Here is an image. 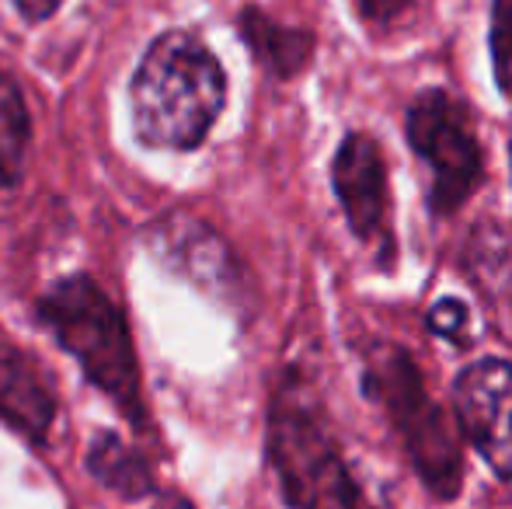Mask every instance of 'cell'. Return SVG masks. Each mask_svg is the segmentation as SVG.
Masks as SVG:
<instances>
[{"label":"cell","instance_id":"cell-7","mask_svg":"<svg viewBox=\"0 0 512 509\" xmlns=\"http://www.w3.org/2000/svg\"><path fill=\"white\" fill-rule=\"evenodd\" d=\"M331 185L345 210L352 234L380 255L394 252L391 238V189L387 161L370 133H349L331 164Z\"/></svg>","mask_w":512,"mask_h":509},{"label":"cell","instance_id":"cell-1","mask_svg":"<svg viewBox=\"0 0 512 509\" xmlns=\"http://www.w3.org/2000/svg\"><path fill=\"white\" fill-rule=\"evenodd\" d=\"M133 129L157 150H196L227 105V74L192 32L150 42L129 84Z\"/></svg>","mask_w":512,"mask_h":509},{"label":"cell","instance_id":"cell-17","mask_svg":"<svg viewBox=\"0 0 512 509\" xmlns=\"http://www.w3.org/2000/svg\"><path fill=\"white\" fill-rule=\"evenodd\" d=\"M11 4H14V11H18L21 18L46 21V18H53V14L60 11L63 0H11Z\"/></svg>","mask_w":512,"mask_h":509},{"label":"cell","instance_id":"cell-3","mask_svg":"<svg viewBox=\"0 0 512 509\" xmlns=\"http://www.w3.org/2000/svg\"><path fill=\"white\" fill-rule=\"evenodd\" d=\"M39 318L63 349L81 363L84 377L115 401L126 419L143 422V387L133 339L122 311L91 276H67L39 297Z\"/></svg>","mask_w":512,"mask_h":509},{"label":"cell","instance_id":"cell-9","mask_svg":"<svg viewBox=\"0 0 512 509\" xmlns=\"http://www.w3.org/2000/svg\"><path fill=\"white\" fill-rule=\"evenodd\" d=\"M0 419L32 443H46L56 419V394L39 363L0 335Z\"/></svg>","mask_w":512,"mask_h":509},{"label":"cell","instance_id":"cell-11","mask_svg":"<svg viewBox=\"0 0 512 509\" xmlns=\"http://www.w3.org/2000/svg\"><path fill=\"white\" fill-rule=\"evenodd\" d=\"M28 143H32V119L25 109L18 81L0 70V192H11L25 171Z\"/></svg>","mask_w":512,"mask_h":509},{"label":"cell","instance_id":"cell-4","mask_svg":"<svg viewBox=\"0 0 512 509\" xmlns=\"http://www.w3.org/2000/svg\"><path fill=\"white\" fill-rule=\"evenodd\" d=\"M366 391L387 408L425 489L436 499H457L464 485L460 436L429 398L415 360L401 346H373L366 356Z\"/></svg>","mask_w":512,"mask_h":509},{"label":"cell","instance_id":"cell-13","mask_svg":"<svg viewBox=\"0 0 512 509\" xmlns=\"http://www.w3.org/2000/svg\"><path fill=\"white\" fill-rule=\"evenodd\" d=\"M467 262L474 269V279L478 286L492 279V269H499V279L502 286H509L512 279V234L509 231H499L495 224H488L485 231H474L471 238V248H467Z\"/></svg>","mask_w":512,"mask_h":509},{"label":"cell","instance_id":"cell-14","mask_svg":"<svg viewBox=\"0 0 512 509\" xmlns=\"http://www.w3.org/2000/svg\"><path fill=\"white\" fill-rule=\"evenodd\" d=\"M492 60L499 88L512 98V0H495L492 7Z\"/></svg>","mask_w":512,"mask_h":509},{"label":"cell","instance_id":"cell-6","mask_svg":"<svg viewBox=\"0 0 512 509\" xmlns=\"http://www.w3.org/2000/svg\"><path fill=\"white\" fill-rule=\"evenodd\" d=\"M453 412L460 433L474 443L488 468L502 482H512V363L488 356L460 370Z\"/></svg>","mask_w":512,"mask_h":509},{"label":"cell","instance_id":"cell-10","mask_svg":"<svg viewBox=\"0 0 512 509\" xmlns=\"http://www.w3.org/2000/svg\"><path fill=\"white\" fill-rule=\"evenodd\" d=\"M241 35L255 53V60L276 77L300 74L314 56V35L304 32V28L279 25L255 7L241 14Z\"/></svg>","mask_w":512,"mask_h":509},{"label":"cell","instance_id":"cell-15","mask_svg":"<svg viewBox=\"0 0 512 509\" xmlns=\"http://www.w3.org/2000/svg\"><path fill=\"white\" fill-rule=\"evenodd\" d=\"M467 325V307L460 300H439L429 311V328L436 335H446V339H460Z\"/></svg>","mask_w":512,"mask_h":509},{"label":"cell","instance_id":"cell-2","mask_svg":"<svg viewBox=\"0 0 512 509\" xmlns=\"http://www.w3.org/2000/svg\"><path fill=\"white\" fill-rule=\"evenodd\" d=\"M269 461L293 509H377L352 478L321 398L297 374L272 398Z\"/></svg>","mask_w":512,"mask_h":509},{"label":"cell","instance_id":"cell-16","mask_svg":"<svg viewBox=\"0 0 512 509\" xmlns=\"http://www.w3.org/2000/svg\"><path fill=\"white\" fill-rule=\"evenodd\" d=\"M356 4V11L363 14L366 21H373V25H387V21H394L401 11L411 4V0H352Z\"/></svg>","mask_w":512,"mask_h":509},{"label":"cell","instance_id":"cell-5","mask_svg":"<svg viewBox=\"0 0 512 509\" xmlns=\"http://www.w3.org/2000/svg\"><path fill=\"white\" fill-rule=\"evenodd\" d=\"M408 143L432 171L429 210L453 217L485 178V154L471 112L457 95L425 88L408 109Z\"/></svg>","mask_w":512,"mask_h":509},{"label":"cell","instance_id":"cell-12","mask_svg":"<svg viewBox=\"0 0 512 509\" xmlns=\"http://www.w3.org/2000/svg\"><path fill=\"white\" fill-rule=\"evenodd\" d=\"M88 464H91V471L98 475V482L112 485V489L122 492L126 499H140V496H147V492L154 489L147 461H143L140 454H133V450H129L126 443H122L119 436H112V433L98 436Z\"/></svg>","mask_w":512,"mask_h":509},{"label":"cell","instance_id":"cell-8","mask_svg":"<svg viewBox=\"0 0 512 509\" xmlns=\"http://www.w3.org/2000/svg\"><path fill=\"white\" fill-rule=\"evenodd\" d=\"M154 234H157V252L168 258L182 276L206 286L220 300L237 297V290H241V269L234 262V252L206 224H199V220H182V224L168 220V224H157Z\"/></svg>","mask_w":512,"mask_h":509}]
</instances>
